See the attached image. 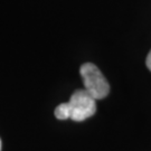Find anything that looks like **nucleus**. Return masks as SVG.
Returning <instances> with one entry per match:
<instances>
[{
    "instance_id": "f257e3e1",
    "label": "nucleus",
    "mask_w": 151,
    "mask_h": 151,
    "mask_svg": "<svg viewBox=\"0 0 151 151\" xmlns=\"http://www.w3.org/2000/svg\"><path fill=\"white\" fill-rule=\"evenodd\" d=\"M96 112V102L84 88L77 90L72 95L68 102L60 103L56 106L54 113L58 120L70 119L82 122L91 118Z\"/></svg>"
},
{
    "instance_id": "f03ea898",
    "label": "nucleus",
    "mask_w": 151,
    "mask_h": 151,
    "mask_svg": "<svg viewBox=\"0 0 151 151\" xmlns=\"http://www.w3.org/2000/svg\"><path fill=\"white\" fill-rule=\"evenodd\" d=\"M84 90L95 101L106 97L110 93V84L96 65L85 63L80 68Z\"/></svg>"
},
{
    "instance_id": "7ed1b4c3",
    "label": "nucleus",
    "mask_w": 151,
    "mask_h": 151,
    "mask_svg": "<svg viewBox=\"0 0 151 151\" xmlns=\"http://www.w3.org/2000/svg\"><path fill=\"white\" fill-rule=\"evenodd\" d=\"M146 64H147V66H148V68L151 70V50H150V53L148 54V56H147Z\"/></svg>"
},
{
    "instance_id": "20e7f679",
    "label": "nucleus",
    "mask_w": 151,
    "mask_h": 151,
    "mask_svg": "<svg viewBox=\"0 0 151 151\" xmlns=\"http://www.w3.org/2000/svg\"><path fill=\"white\" fill-rule=\"evenodd\" d=\"M0 151H1V139H0Z\"/></svg>"
}]
</instances>
